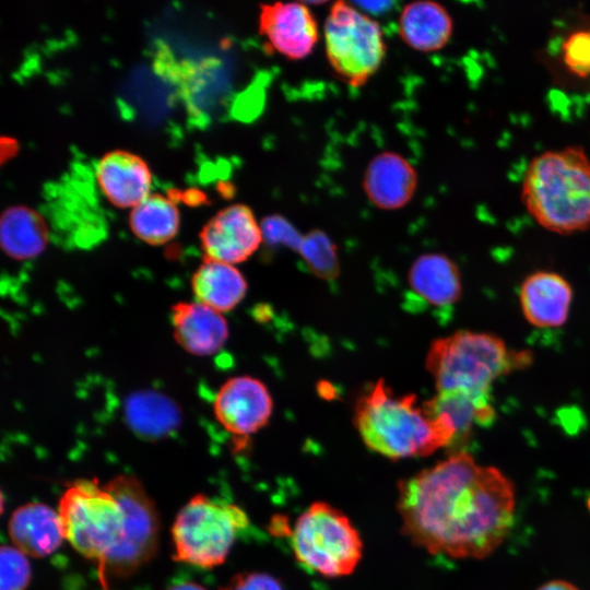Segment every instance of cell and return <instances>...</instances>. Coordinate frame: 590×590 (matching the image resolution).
<instances>
[{
  "mask_svg": "<svg viewBox=\"0 0 590 590\" xmlns=\"http://www.w3.org/2000/svg\"><path fill=\"white\" fill-rule=\"evenodd\" d=\"M167 590H206V589L196 582L187 581V582L174 585L169 587Z\"/></svg>",
  "mask_w": 590,
  "mask_h": 590,
  "instance_id": "f546056e",
  "label": "cell"
},
{
  "mask_svg": "<svg viewBox=\"0 0 590 590\" xmlns=\"http://www.w3.org/2000/svg\"><path fill=\"white\" fill-rule=\"evenodd\" d=\"M196 300L219 312L229 311L245 297L247 282L234 264L205 259L192 275Z\"/></svg>",
  "mask_w": 590,
  "mask_h": 590,
  "instance_id": "d6986e66",
  "label": "cell"
},
{
  "mask_svg": "<svg viewBox=\"0 0 590 590\" xmlns=\"http://www.w3.org/2000/svg\"><path fill=\"white\" fill-rule=\"evenodd\" d=\"M213 409L216 420L228 433L245 438L268 424L273 401L262 381L250 376H238L220 388Z\"/></svg>",
  "mask_w": 590,
  "mask_h": 590,
  "instance_id": "30bf717a",
  "label": "cell"
},
{
  "mask_svg": "<svg viewBox=\"0 0 590 590\" xmlns=\"http://www.w3.org/2000/svg\"><path fill=\"white\" fill-rule=\"evenodd\" d=\"M259 33L272 51L291 59L306 58L318 43V24L302 2L260 5Z\"/></svg>",
  "mask_w": 590,
  "mask_h": 590,
  "instance_id": "8fae6325",
  "label": "cell"
},
{
  "mask_svg": "<svg viewBox=\"0 0 590 590\" xmlns=\"http://www.w3.org/2000/svg\"><path fill=\"white\" fill-rule=\"evenodd\" d=\"M307 269L317 278L335 280L340 273V261L335 245L319 229L305 235L297 249Z\"/></svg>",
  "mask_w": 590,
  "mask_h": 590,
  "instance_id": "cb8c5ba5",
  "label": "cell"
},
{
  "mask_svg": "<svg viewBox=\"0 0 590 590\" xmlns=\"http://www.w3.org/2000/svg\"><path fill=\"white\" fill-rule=\"evenodd\" d=\"M200 239L205 259L236 264L246 261L259 248L263 236L251 209L232 204L209 220Z\"/></svg>",
  "mask_w": 590,
  "mask_h": 590,
  "instance_id": "9c48e42d",
  "label": "cell"
},
{
  "mask_svg": "<svg viewBox=\"0 0 590 590\" xmlns=\"http://www.w3.org/2000/svg\"><path fill=\"white\" fill-rule=\"evenodd\" d=\"M2 249L10 257L24 260L38 256L46 247L48 231L34 210L17 205L7 209L0 220Z\"/></svg>",
  "mask_w": 590,
  "mask_h": 590,
  "instance_id": "44dd1931",
  "label": "cell"
},
{
  "mask_svg": "<svg viewBox=\"0 0 590 590\" xmlns=\"http://www.w3.org/2000/svg\"><path fill=\"white\" fill-rule=\"evenodd\" d=\"M408 283L411 297L421 306L447 308L461 295V276L457 264L446 255H421L412 263Z\"/></svg>",
  "mask_w": 590,
  "mask_h": 590,
  "instance_id": "2e32d148",
  "label": "cell"
},
{
  "mask_svg": "<svg viewBox=\"0 0 590 590\" xmlns=\"http://www.w3.org/2000/svg\"><path fill=\"white\" fill-rule=\"evenodd\" d=\"M128 426L148 440L164 438L178 428L181 420L176 403L161 392L145 390L131 394L125 404Z\"/></svg>",
  "mask_w": 590,
  "mask_h": 590,
  "instance_id": "ffe728a7",
  "label": "cell"
},
{
  "mask_svg": "<svg viewBox=\"0 0 590 590\" xmlns=\"http://www.w3.org/2000/svg\"><path fill=\"white\" fill-rule=\"evenodd\" d=\"M222 590H283V586L269 574L250 571L236 575Z\"/></svg>",
  "mask_w": 590,
  "mask_h": 590,
  "instance_id": "83f0119b",
  "label": "cell"
},
{
  "mask_svg": "<svg viewBox=\"0 0 590 590\" xmlns=\"http://www.w3.org/2000/svg\"><path fill=\"white\" fill-rule=\"evenodd\" d=\"M418 177L413 165L402 155L386 151L374 156L363 177L368 200L380 210H398L413 198Z\"/></svg>",
  "mask_w": 590,
  "mask_h": 590,
  "instance_id": "7c38bea8",
  "label": "cell"
},
{
  "mask_svg": "<svg viewBox=\"0 0 590 590\" xmlns=\"http://www.w3.org/2000/svg\"><path fill=\"white\" fill-rule=\"evenodd\" d=\"M536 590H580V589L567 580L554 579V580H550L543 583Z\"/></svg>",
  "mask_w": 590,
  "mask_h": 590,
  "instance_id": "f1b7e54d",
  "label": "cell"
},
{
  "mask_svg": "<svg viewBox=\"0 0 590 590\" xmlns=\"http://www.w3.org/2000/svg\"><path fill=\"white\" fill-rule=\"evenodd\" d=\"M402 533L434 555L482 559L514 524L516 492L499 469L457 451L398 485Z\"/></svg>",
  "mask_w": 590,
  "mask_h": 590,
  "instance_id": "6da1fadb",
  "label": "cell"
},
{
  "mask_svg": "<svg viewBox=\"0 0 590 590\" xmlns=\"http://www.w3.org/2000/svg\"><path fill=\"white\" fill-rule=\"evenodd\" d=\"M398 30L402 40L412 49L433 52L449 42L453 22L448 10L435 1H414L401 11Z\"/></svg>",
  "mask_w": 590,
  "mask_h": 590,
  "instance_id": "ac0fdd59",
  "label": "cell"
},
{
  "mask_svg": "<svg viewBox=\"0 0 590 590\" xmlns=\"http://www.w3.org/2000/svg\"><path fill=\"white\" fill-rule=\"evenodd\" d=\"M559 61L569 75L590 78V25L577 26L565 35L559 46Z\"/></svg>",
  "mask_w": 590,
  "mask_h": 590,
  "instance_id": "d4e9b609",
  "label": "cell"
},
{
  "mask_svg": "<svg viewBox=\"0 0 590 590\" xmlns=\"http://www.w3.org/2000/svg\"><path fill=\"white\" fill-rule=\"evenodd\" d=\"M10 538L21 552L44 557L66 540L58 511L40 503H28L15 509L9 521Z\"/></svg>",
  "mask_w": 590,
  "mask_h": 590,
  "instance_id": "e0dca14e",
  "label": "cell"
},
{
  "mask_svg": "<svg viewBox=\"0 0 590 590\" xmlns=\"http://www.w3.org/2000/svg\"><path fill=\"white\" fill-rule=\"evenodd\" d=\"M429 414L444 415L455 427L457 439H463L474 425H488L494 418L489 397H479L463 392H437L423 403Z\"/></svg>",
  "mask_w": 590,
  "mask_h": 590,
  "instance_id": "7402d4cb",
  "label": "cell"
},
{
  "mask_svg": "<svg viewBox=\"0 0 590 590\" xmlns=\"http://www.w3.org/2000/svg\"><path fill=\"white\" fill-rule=\"evenodd\" d=\"M58 514L66 540L97 565L103 586L109 576L128 577L155 554L160 521L142 484L118 475L104 487L96 480L71 483Z\"/></svg>",
  "mask_w": 590,
  "mask_h": 590,
  "instance_id": "7a4b0ae2",
  "label": "cell"
},
{
  "mask_svg": "<svg viewBox=\"0 0 590 590\" xmlns=\"http://www.w3.org/2000/svg\"><path fill=\"white\" fill-rule=\"evenodd\" d=\"M248 523L240 507L196 495L180 509L173 524L174 558L203 568L219 566Z\"/></svg>",
  "mask_w": 590,
  "mask_h": 590,
  "instance_id": "52a82bcc",
  "label": "cell"
},
{
  "mask_svg": "<svg viewBox=\"0 0 590 590\" xmlns=\"http://www.w3.org/2000/svg\"><path fill=\"white\" fill-rule=\"evenodd\" d=\"M172 323L177 343L193 355H212L228 339L227 321L222 314L197 300L173 306Z\"/></svg>",
  "mask_w": 590,
  "mask_h": 590,
  "instance_id": "5bb4252c",
  "label": "cell"
},
{
  "mask_svg": "<svg viewBox=\"0 0 590 590\" xmlns=\"http://www.w3.org/2000/svg\"><path fill=\"white\" fill-rule=\"evenodd\" d=\"M96 179L105 197L118 208H134L150 194L145 162L127 151H113L97 163Z\"/></svg>",
  "mask_w": 590,
  "mask_h": 590,
  "instance_id": "4fadbf2b",
  "label": "cell"
},
{
  "mask_svg": "<svg viewBox=\"0 0 590 590\" xmlns=\"http://www.w3.org/2000/svg\"><path fill=\"white\" fill-rule=\"evenodd\" d=\"M323 33L328 62L344 83L359 87L381 67L387 52L382 30L353 3L334 2Z\"/></svg>",
  "mask_w": 590,
  "mask_h": 590,
  "instance_id": "ba28073f",
  "label": "cell"
},
{
  "mask_svg": "<svg viewBox=\"0 0 590 590\" xmlns=\"http://www.w3.org/2000/svg\"><path fill=\"white\" fill-rule=\"evenodd\" d=\"M290 535L295 558L324 577L349 576L362 558L359 533L347 516L324 502L312 503Z\"/></svg>",
  "mask_w": 590,
  "mask_h": 590,
  "instance_id": "8992f818",
  "label": "cell"
},
{
  "mask_svg": "<svg viewBox=\"0 0 590 590\" xmlns=\"http://www.w3.org/2000/svg\"><path fill=\"white\" fill-rule=\"evenodd\" d=\"M521 201L542 227L558 234L590 228V157L583 148L548 150L529 163Z\"/></svg>",
  "mask_w": 590,
  "mask_h": 590,
  "instance_id": "277c9868",
  "label": "cell"
},
{
  "mask_svg": "<svg viewBox=\"0 0 590 590\" xmlns=\"http://www.w3.org/2000/svg\"><path fill=\"white\" fill-rule=\"evenodd\" d=\"M130 227L144 243L161 245L177 234L179 213L170 199L157 193L149 194L132 208Z\"/></svg>",
  "mask_w": 590,
  "mask_h": 590,
  "instance_id": "603a6c76",
  "label": "cell"
},
{
  "mask_svg": "<svg viewBox=\"0 0 590 590\" xmlns=\"http://www.w3.org/2000/svg\"><path fill=\"white\" fill-rule=\"evenodd\" d=\"M530 359L527 352L509 350L496 335L462 330L429 345L426 368L437 392L489 397L498 377L523 367Z\"/></svg>",
  "mask_w": 590,
  "mask_h": 590,
  "instance_id": "5b68a950",
  "label": "cell"
},
{
  "mask_svg": "<svg viewBox=\"0 0 590 590\" xmlns=\"http://www.w3.org/2000/svg\"><path fill=\"white\" fill-rule=\"evenodd\" d=\"M573 292L559 274L539 271L529 275L519 293L524 318L539 328H555L567 320Z\"/></svg>",
  "mask_w": 590,
  "mask_h": 590,
  "instance_id": "9a60e30c",
  "label": "cell"
},
{
  "mask_svg": "<svg viewBox=\"0 0 590 590\" xmlns=\"http://www.w3.org/2000/svg\"><path fill=\"white\" fill-rule=\"evenodd\" d=\"M262 236L270 245H285L298 249L303 237L282 217H269L261 223Z\"/></svg>",
  "mask_w": 590,
  "mask_h": 590,
  "instance_id": "4316f807",
  "label": "cell"
},
{
  "mask_svg": "<svg viewBox=\"0 0 590 590\" xmlns=\"http://www.w3.org/2000/svg\"><path fill=\"white\" fill-rule=\"evenodd\" d=\"M353 422L365 446L391 460L429 456L457 436L444 415L429 414L415 394H397L384 379L358 398Z\"/></svg>",
  "mask_w": 590,
  "mask_h": 590,
  "instance_id": "3957f363",
  "label": "cell"
},
{
  "mask_svg": "<svg viewBox=\"0 0 590 590\" xmlns=\"http://www.w3.org/2000/svg\"><path fill=\"white\" fill-rule=\"evenodd\" d=\"M0 590H25L31 579V566L19 548L3 545L0 550Z\"/></svg>",
  "mask_w": 590,
  "mask_h": 590,
  "instance_id": "484cf974",
  "label": "cell"
}]
</instances>
